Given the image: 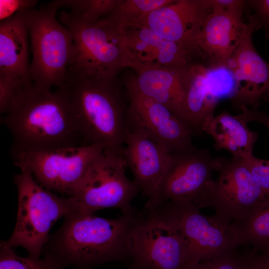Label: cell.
I'll return each instance as SVG.
<instances>
[{
  "label": "cell",
  "instance_id": "cell-11",
  "mask_svg": "<svg viewBox=\"0 0 269 269\" xmlns=\"http://www.w3.org/2000/svg\"><path fill=\"white\" fill-rule=\"evenodd\" d=\"M218 176L210 199V207L229 223L248 219L269 200L251 173L246 159L217 158Z\"/></svg>",
  "mask_w": 269,
  "mask_h": 269
},
{
  "label": "cell",
  "instance_id": "cell-10",
  "mask_svg": "<svg viewBox=\"0 0 269 269\" xmlns=\"http://www.w3.org/2000/svg\"><path fill=\"white\" fill-rule=\"evenodd\" d=\"M104 149L95 144L22 151L12 155L14 164L20 170L29 171L44 188L69 197L91 163Z\"/></svg>",
  "mask_w": 269,
  "mask_h": 269
},
{
  "label": "cell",
  "instance_id": "cell-9",
  "mask_svg": "<svg viewBox=\"0 0 269 269\" xmlns=\"http://www.w3.org/2000/svg\"><path fill=\"white\" fill-rule=\"evenodd\" d=\"M187 203L166 201L152 210L168 221L187 242L198 263L236 250L242 245L235 223L202 214Z\"/></svg>",
  "mask_w": 269,
  "mask_h": 269
},
{
  "label": "cell",
  "instance_id": "cell-14",
  "mask_svg": "<svg viewBox=\"0 0 269 269\" xmlns=\"http://www.w3.org/2000/svg\"><path fill=\"white\" fill-rule=\"evenodd\" d=\"M123 154L134 181L147 198L145 209H155L161 204V188L173 162L174 154L138 129L130 126Z\"/></svg>",
  "mask_w": 269,
  "mask_h": 269
},
{
  "label": "cell",
  "instance_id": "cell-30",
  "mask_svg": "<svg viewBox=\"0 0 269 269\" xmlns=\"http://www.w3.org/2000/svg\"><path fill=\"white\" fill-rule=\"evenodd\" d=\"M253 13L249 17L252 19L258 29L263 28L269 38V0L246 1Z\"/></svg>",
  "mask_w": 269,
  "mask_h": 269
},
{
  "label": "cell",
  "instance_id": "cell-19",
  "mask_svg": "<svg viewBox=\"0 0 269 269\" xmlns=\"http://www.w3.org/2000/svg\"><path fill=\"white\" fill-rule=\"evenodd\" d=\"M241 12H211L196 40L200 50L212 61V66H226L247 33L249 25Z\"/></svg>",
  "mask_w": 269,
  "mask_h": 269
},
{
  "label": "cell",
  "instance_id": "cell-16",
  "mask_svg": "<svg viewBox=\"0 0 269 269\" xmlns=\"http://www.w3.org/2000/svg\"><path fill=\"white\" fill-rule=\"evenodd\" d=\"M211 12L207 0H174L152 11L144 26L191 52L200 51L196 40Z\"/></svg>",
  "mask_w": 269,
  "mask_h": 269
},
{
  "label": "cell",
  "instance_id": "cell-1",
  "mask_svg": "<svg viewBox=\"0 0 269 269\" xmlns=\"http://www.w3.org/2000/svg\"><path fill=\"white\" fill-rule=\"evenodd\" d=\"M1 122L12 135V154L80 146L78 138H82L61 87L54 91L33 84L25 87L13 99Z\"/></svg>",
  "mask_w": 269,
  "mask_h": 269
},
{
  "label": "cell",
  "instance_id": "cell-12",
  "mask_svg": "<svg viewBox=\"0 0 269 269\" xmlns=\"http://www.w3.org/2000/svg\"><path fill=\"white\" fill-rule=\"evenodd\" d=\"M217 158L205 150L174 154L160 190L163 202L187 203L200 209L210 207Z\"/></svg>",
  "mask_w": 269,
  "mask_h": 269
},
{
  "label": "cell",
  "instance_id": "cell-20",
  "mask_svg": "<svg viewBox=\"0 0 269 269\" xmlns=\"http://www.w3.org/2000/svg\"><path fill=\"white\" fill-rule=\"evenodd\" d=\"M123 31L126 45L140 70L191 65L189 63L190 51L163 38L146 26Z\"/></svg>",
  "mask_w": 269,
  "mask_h": 269
},
{
  "label": "cell",
  "instance_id": "cell-15",
  "mask_svg": "<svg viewBox=\"0 0 269 269\" xmlns=\"http://www.w3.org/2000/svg\"><path fill=\"white\" fill-rule=\"evenodd\" d=\"M235 92V80L227 68L192 65L185 99L187 121L197 134L202 133L205 124L214 116L218 101L233 98Z\"/></svg>",
  "mask_w": 269,
  "mask_h": 269
},
{
  "label": "cell",
  "instance_id": "cell-3",
  "mask_svg": "<svg viewBox=\"0 0 269 269\" xmlns=\"http://www.w3.org/2000/svg\"><path fill=\"white\" fill-rule=\"evenodd\" d=\"M116 78L68 68L61 87L68 96L83 145L123 150L130 127L129 107Z\"/></svg>",
  "mask_w": 269,
  "mask_h": 269
},
{
  "label": "cell",
  "instance_id": "cell-24",
  "mask_svg": "<svg viewBox=\"0 0 269 269\" xmlns=\"http://www.w3.org/2000/svg\"><path fill=\"white\" fill-rule=\"evenodd\" d=\"M242 245L256 251L269 250V199L245 221L235 223Z\"/></svg>",
  "mask_w": 269,
  "mask_h": 269
},
{
  "label": "cell",
  "instance_id": "cell-6",
  "mask_svg": "<svg viewBox=\"0 0 269 269\" xmlns=\"http://www.w3.org/2000/svg\"><path fill=\"white\" fill-rule=\"evenodd\" d=\"M57 10L51 2L24 12L32 55L31 80L35 86L48 90L63 85L74 52L71 32L57 19Z\"/></svg>",
  "mask_w": 269,
  "mask_h": 269
},
{
  "label": "cell",
  "instance_id": "cell-2",
  "mask_svg": "<svg viewBox=\"0 0 269 269\" xmlns=\"http://www.w3.org/2000/svg\"><path fill=\"white\" fill-rule=\"evenodd\" d=\"M139 212L116 219L73 213L64 217L61 227L49 236L42 254L75 269L129 260L132 234Z\"/></svg>",
  "mask_w": 269,
  "mask_h": 269
},
{
  "label": "cell",
  "instance_id": "cell-17",
  "mask_svg": "<svg viewBox=\"0 0 269 269\" xmlns=\"http://www.w3.org/2000/svg\"><path fill=\"white\" fill-rule=\"evenodd\" d=\"M191 65L149 68L138 71L126 81L128 94L152 99L188 122L185 115V99Z\"/></svg>",
  "mask_w": 269,
  "mask_h": 269
},
{
  "label": "cell",
  "instance_id": "cell-26",
  "mask_svg": "<svg viewBox=\"0 0 269 269\" xmlns=\"http://www.w3.org/2000/svg\"><path fill=\"white\" fill-rule=\"evenodd\" d=\"M58 260L50 256L42 259L18 256L5 241L0 243V269H65Z\"/></svg>",
  "mask_w": 269,
  "mask_h": 269
},
{
  "label": "cell",
  "instance_id": "cell-22",
  "mask_svg": "<svg viewBox=\"0 0 269 269\" xmlns=\"http://www.w3.org/2000/svg\"><path fill=\"white\" fill-rule=\"evenodd\" d=\"M248 123L242 114L233 116L225 111L210 119L202 131L212 137L217 149L229 151L233 157L246 159L253 155L258 137L249 129Z\"/></svg>",
  "mask_w": 269,
  "mask_h": 269
},
{
  "label": "cell",
  "instance_id": "cell-5",
  "mask_svg": "<svg viewBox=\"0 0 269 269\" xmlns=\"http://www.w3.org/2000/svg\"><path fill=\"white\" fill-rule=\"evenodd\" d=\"M59 18L73 37L74 52L70 66L88 75L112 77L124 68L141 69L126 45L123 31L105 18L87 22L65 10Z\"/></svg>",
  "mask_w": 269,
  "mask_h": 269
},
{
  "label": "cell",
  "instance_id": "cell-18",
  "mask_svg": "<svg viewBox=\"0 0 269 269\" xmlns=\"http://www.w3.org/2000/svg\"><path fill=\"white\" fill-rule=\"evenodd\" d=\"M249 28L226 66L232 72L236 83L234 100L241 104L256 106L269 92V63L256 51L252 41L258 28L249 18Z\"/></svg>",
  "mask_w": 269,
  "mask_h": 269
},
{
  "label": "cell",
  "instance_id": "cell-7",
  "mask_svg": "<svg viewBox=\"0 0 269 269\" xmlns=\"http://www.w3.org/2000/svg\"><path fill=\"white\" fill-rule=\"evenodd\" d=\"M126 167L123 150L103 149L68 197L77 201L79 213L94 214L108 208H119L123 215L134 213L132 202L139 190L127 176Z\"/></svg>",
  "mask_w": 269,
  "mask_h": 269
},
{
  "label": "cell",
  "instance_id": "cell-21",
  "mask_svg": "<svg viewBox=\"0 0 269 269\" xmlns=\"http://www.w3.org/2000/svg\"><path fill=\"white\" fill-rule=\"evenodd\" d=\"M24 12L0 22V76L33 84L29 62V31Z\"/></svg>",
  "mask_w": 269,
  "mask_h": 269
},
{
  "label": "cell",
  "instance_id": "cell-31",
  "mask_svg": "<svg viewBox=\"0 0 269 269\" xmlns=\"http://www.w3.org/2000/svg\"><path fill=\"white\" fill-rule=\"evenodd\" d=\"M35 0H0V20H5L17 13L33 9L37 3Z\"/></svg>",
  "mask_w": 269,
  "mask_h": 269
},
{
  "label": "cell",
  "instance_id": "cell-28",
  "mask_svg": "<svg viewBox=\"0 0 269 269\" xmlns=\"http://www.w3.org/2000/svg\"><path fill=\"white\" fill-rule=\"evenodd\" d=\"M26 87L20 81L0 76V113L6 114L16 96Z\"/></svg>",
  "mask_w": 269,
  "mask_h": 269
},
{
  "label": "cell",
  "instance_id": "cell-13",
  "mask_svg": "<svg viewBox=\"0 0 269 269\" xmlns=\"http://www.w3.org/2000/svg\"><path fill=\"white\" fill-rule=\"evenodd\" d=\"M128 94L130 126L143 132L171 154L197 150L192 142L197 133L189 123L152 99L140 95Z\"/></svg>",
  "mask_w": 269,
  "mask_h": 269
},
{
  "label": "cell",
  "instance_id": "cell-8",
  "mask_svg": "<svg viewBox=\"0 0 269 269\" xmlns=\"http://www.w3.org/2000/svg\"><path fill=\"white\" fill-rule=\"evenodd\" d=\"M131 269H192L198 263L187 242L153 210L139 213L134 227Z\"/></svg>",
  "mask_w": 269,
  "mask_h": 269
},
{
  "label": "cell",
  "instance_id": "cell-27",
  "mask_svg": "<svg viewBox=\"0 0 269 269\" xmlns=\"http://www.w3.org/2000/svg\"><path fill=\"white\" fill-rule=\"evenodd\" d=\"M243 253L236 250L199 263L192 269H243Z\"/></svg>",
  "mask_w": 269,
  "mask_h": 269
},
{
  "label": "cell",
  "instance_id": "cell-29",
  "mask_svg": "<svg viewBox=\"0 0 269 269\" xmlns=\"http://www.w3.org/2000/svg\"><path fill=\"white\" fill-rule=\"evenodd\" d=\"M246 161L254 179L269 199V160L261 159L253 155Z\"/></svg>",
  "mask_w": 269,
  "mask_h": 269
},
{
  "label": "cell",
  "instance_id": "cell-4",
  "mask_svg": "<svg viewBox=\"0 0 269 269\" xmlns=\"http://www.w3.org/2000/svg\"><path fill=\"white\" fill-rule=\"evenodd\" d=\"M14 180L18 192L17 220L5 242L12 248L22 247L29 257L39 259L53 225L63 216L80 212V207L75 198L59 197L44 188L28 170H21Z\"/></svg>",
  "mask_w": 269,
  "mask_h": 269
},
{
  "label": "cell",
  "instance_id": "cell-25",
  "mask_svg": "<svg viewBox=\"0 0 269 269\" xmlns=\"http://www.w3.org/2000/svg\"><path fill=\"white\" fill-rule=\"evenodd\" d=\"M121 0H54L52 3L58 9L66 7L80 20L87 22H96L107 16Z\"/></svg>",
  "mask_w": 269,
  "mask_h": 269
},
{
  "label": "cell",
  "instance_id": "cell-33",
  "mask_svg": "<svg viewBox=\"0 0 269 269\" xmlns=\"http://www.w3.org/2000/svg\"><path fill=\"white\" fill-rule=\"evenodd\" d=\"M212 12H243L246 0H207Z\"/></svg>",
  "mask_w": 269,
  "mask_h": 269
},
{
  "label": "cell",
  "instance_id": "cell-32",
  "mask_svg": "<svg viewBox=\"0 0 269 269\" xmlns=\"http://www.w3.org/2000/svg\"><path fill=\"white\" fill-rule=\"evenodd\" d=\"M243 269H269V250L243 253Z\"/></svg>",
  "mask_w": 269,
  "mask_h": 269
},
{
  "label": "cell",
  "instance_id": "cell-23",
  "mask_svg": "<svg viewBox=\"0 0 269 269\" xmlns=\"http://www.w3.org/2000/svg\"><path fill=\"white\" fill-rule=\"evenodd\" d=\"M174 0H121L115 8L104 17L122 31L143 26L154 10Z\"/></svg>",
  "mask_w": 269,
  "mask_h": 269
},
{
  "label": "cell",
  "instance_id": "cell-34",
  "mask_svg": "<svg viewBox=\"0 0 269 269\" xmlns=\"http://www.w3.org/2000/svg\"><path fill=\"white\" fill-rule=\"evenodd\" d=\"M242 110V115L248 123L256 121L261 123L269 130V116L259 112L257 109L250 110L247 106L240 107Z\"/></svg>",
  "mask_w": 269,
  "mask_h": 269
}]
</instances>
